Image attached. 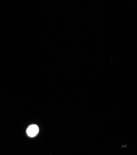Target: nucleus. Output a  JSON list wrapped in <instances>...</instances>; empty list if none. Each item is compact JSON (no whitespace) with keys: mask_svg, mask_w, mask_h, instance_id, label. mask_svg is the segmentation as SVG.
Returning <instances> with one entry per match:
<instances>
[{"mask_svg":"<svg viewBox=\"0 0 137 155\" xmlns=\"http://www.w3.org/2000/svg\"><path fill=\"white\" fill-rule=\"evenodd\" d=\"M39 132V128L37 125H32L27 129V134L30 137H35Z\"/></svg>","mask_w":137,"mask_h":155,"instance_id":"obj_1","label":"nucleus"}]
</instances>
